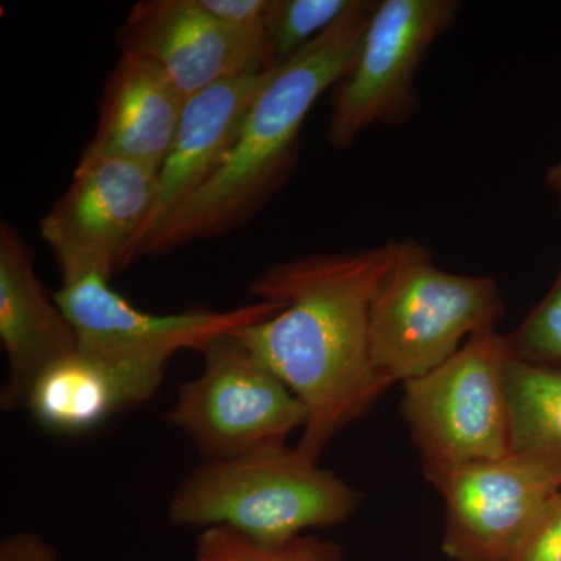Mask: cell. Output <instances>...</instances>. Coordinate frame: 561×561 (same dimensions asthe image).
Here are the masks:
<instances>
[{
  "label": "cell",
  "instance_id": "cell-16",
  "mask_svg": "<svg viewBox=\"0 0 561 561\" xmlns=\"http://www.w3.org/2000/svg\"><path fill=\"white\" fill-rule=\"evenodd\" d=\"M511 449L561 465V370L513 356L505 367Z\"/></svg>",
  "mask_w": 561,
  "mask_h": 561
},
{
  "label": "cell",
  "instance_id": "cell-7",
  "mask_svg": "<svg viewBox=\"0 0 561 561\" xmlns=\"http://www.w3.org/2000/svg\"><path fill=\"white\" fill-rule=\"evenodd\" d=\"M457 0H378L356 60L332 90L328 144L346 150L373 125H404L419 110L424 58L451 31Z\"/></svg>",
  "mask_w": 561,
  "mask_h": 561
},
{
  "label": "cell",
  "instance_id": "cell-12",
  "mask_svg": "<svg viewBox=\"0 0 561 561\" xmlns=\"http://www.w3.org/2000/svg\"><path fill=\"white\" fill-rule=\"evenodd\" d=\"M0 342L7 379L0 408L25 409L41 375L79 348V337L54 294L41 283L20 231L0 224Z\"/></svg>",
  "mask_w": 561,
  "mask_h": 561
},
{
  "label": "cell",
  "instance_id": "cell-14",
  "mask_svg": "<svg viewBox=\"0 0 561 561\" xmlns=\"http://www.w3.org/2000/svg\"><path fill=\"white\" fill-rule=\"evenodd\" d=\"M186 101L157 62L121 54L103 87L98 127L80 158H122L160 171Z\"/></svg>",
  "mask_w": 561,
  "mask_h": 561
},
{
  "label": "cell",
  "instance_id": "cell-17",
  "mask_svg": "<svg viewBox=\"0 0 561 561\" xmlns=\"http://www.w3.org/2000/svg\"><path fill=\"white\" fill-rule=\"evenodd\" d=\"M354 0H271L265 18L271 69L291 60L353 7Z\"/></svg>",
  "mask_w": 561,
  "mask_h": 561
},
{
  "label": "cell",
  "instance_id": "cell-22",
  "mask_svg": "<svg viewBox=\"0 0 561 561\" xmlns=\"http://www.w3.org/2000/svg\"><path fill=\"white\" fill-rule=\"evenodd\" d=\"M0 561H60V557L36 531H16L0 542Z\"/></svg>",
  "mask_w": 561,
  "mask_h": 561
},
{
  "label": "cell",
  "instance_id": "cell-13",
  "mask_svg": "<svg viewBox=\"0 0 561 561\" xmlns=\"http://www.w3.org/2000/svg\"><path fill=\"white\" fill-rule=\"evenodd\" d=\"M268 73L271 69L243 73L187 99L171 149L158 171L153 208L133 260L151 232L220 171Z\"/></svg>",
  "mask_w": 561,
  "mask_h": 561
},
{
  "label": "cell",
  "instance_id": "cell-3",
  "mask_svg": "<svg viewBox=\"0 0 561 561\" xmlns=\"http://www.w3.org/2000/svg\"><path fill=\"white\" fill-rule=\"evenodd\" d=\"M360 504V491L283 443L202 461L173 493L168 515L176 526L225 527L260 545L279 546L348 522Z\"/></svg>",
  "mask_w": 561,
  "mask_h": 561
},
{
  "label": "cell",
  "instance_id": "cell-2",
  "mask_svg": "<svg viewBox=\"0 0 561 561\" xmlns=\"http://www.w3.org/2000/svg\"><path fill=\"white\" fill-rule=\"evenodd\" d=\"M376 3L354 0L323 35L271 69L220 171L151 232L136 257L217 238L260 213L297 165L301 127L312 106L356 60Z\"/></svg>",
  "mask_w": 561,
  "mask_h": 561
},
{
  "label": "cell",
  "instance_id": "cell-11",
  "mask_svg": "<svg viewBox=\"0 0 561 561\" xmlns=\"http://www.w3.org/2000/svg\"><path fill=\"white\" fill-rule=\"evenodd\" d=\"M121 54L157 62L184 98L243 73L271 69L265 32L221 24L201 0H142L117 33Z\"/></svg>",
  "mask_w": 561,
  "mask_h": 561
},
{
  "label": "cell",
  "instance_id": "cell-15",
  "mask_svg": "<svg viewBox=\"0 0 561 561\" xmlns=\"http://www.w3.org/2000/svg\"><path fill=\"white\" fill-rule=\"evenodd\" d=\"M161 376L76 353L47 368L28 394V412L54 434H83L149 401Z\"/></svg>",
  "mask_w": 561,
  "mask_h": 561
},
{
  "label": "cell",
  "instance_id": "cell-21",
  "mask_svg": "<svg viewBox=\"0 0 561 561\" xmlns=\"http://www.w3.org/2000/svg\"><path fill=\"white\" fill-rule=\"evenodd\" d=\"M203 9L221 24L241 32H265L271 0H201Z\"/></svg>",
  "mask_w": 561,
  "mask_h": 561
},
{
  "label": "cell",
  "instance_id": "cell-6",
  "mask_svg": "<svg viewBox=\"0 0 561 561\" xmlns=\"http://www.w3.org/2000/svg\"><path fill=\"white\" fill-rule=\"evenodd\" d=\"M201 354L202 371L180 387L165 421L190 438L202 461L283 445L302 430V402L234 335L217 337Z\"/></svg>",
  "mask_w": 561,
  "mask_h": 561
},
{
  "label": "cell",
  "instance_id": "cell-19",
  "mask_svg": "<svg viewBox=\"0 0 561 561\" xmlns=\"http://www.w3.org/2000/svg\"><path fill=\"white\" fill-rule=\"evenodd\" d=\"M513 356L530 364L561 365V267L556 283L523 323L505 334Z\"/></svg>",
  "mask_w": 561,
  "mask_h": 561
},
{
  "label": "cell",
  "instance_id": "cell-23",
  "mask_svg": "<svg viewBox=\"0 0 561 561\" xmlns=\"http://www.w3.org/2000/svg\"><path fill=\"white\" fill-rule=\"evenodd\" d=\"M546 186L552 192L553 197L559 202L561 209V160L552 164L551 168L546 171Z\"/></svg>",
  "mask_w": 561,
  "mask_h": 561
},
{
  "label": "cell",
  "instance_id": "cell-9",
  "mask_svg": "<svg viewBox=\"0 0 561 561\" xmlns=\"http://www.w3.org/2000/svg\"><path fill=\"white\" fill-rule=\"evenodd\" d=\"M157 169L122 158H80L68 190L41 220L62 283L128 267L157 194Z\"/></svg>",
  "mask_w": 561,
  "mask_h": 561
},
{
  "label": "cell",
  "instance_id": "cell-1",
  "mask_svg": "<svg viewBox=\"0 0 561 561\" xmlns=\"http://www.w3.org/2000/svg\"><path fill=\"white\" fill-rule=\"evenodd\" d=\"M391 257L393 241L295 257L251 280L254 297L283 308L231 334L305 405L297 448L313 460L391 387L373 367L368 334L373 295Z\"/></svg>",
  "mask_w": 561,
  "mask_h": 561
},
{
  "label": "cell",
  "instance_id": "cell-10",
  "mask_svg": "<svg viewBox=\"0 0 561 561\" xmlns=\"http://www.w3.org/2000/svg\"><path fill=\"white\" fill-rule=\"evenodd\" d=\"M445 502L442 549L453 561H508L561 491V465L511 453L431 481Z\"/></svg>",
  "mask_w": 561,
  "mask_h": 561
},
{
  "label": "cell",
  "instance_id": "cell-20",
  "mask_svg": "<svg viewBox=\"0 0 561 561\" xmlns=\"http://www.w3.org/2000/svg\"><path fill=\"white\" fill-rule=\"evenodd\" d=\"M508 561H561V491L542 508Z\"/></svg>",
  "mask_w": 561,
  "mask_h": 561
},
{
  "label": "cell",
  "instance_id": "cell-18",
  "mask_svg": "<svg viewBox=\"0 0 561 561\" xmlns=\"http://www.w3.org/2000/svg\"><path fill=\"white\" fill-rule=\"evenodd\" d=\"M195 561H343L341 546L316 535H301L279 546H265L225 527L202 531Z\"/></svg>",
  "mask_w": 561,
  "mask_h": 561
},
{
  "label": "cell",
  "instance_id": "cell-4",
  "mask_svg": "<svg viewBox=\"0 0 561 561\" xmlns=\"http://www.w3.org/2000/svg\"><path fill=\"white\" fill-rule=\"evenodd\" d=\"M502 316L496 280L443 271L423 242L393 241L389 271L370 305L373 367L391 386L412 381L472 335L496 331Z\"/></svg>",
  "mask_w": 561,
  "mask_h": 561
},
{
  "label": "cell",
  "instance_id": "cell-5",
  "mask_svg": "<svg viewBox=\"0 0 561 561\" xmlns=\"http://www.w3.org/2000/svg\"><path fill=\"white\" fill-rule=\"evenodd\" d=\"M505 334L472 335L434 370L402 383L401 411L431 481L512 453Z\"/></svg>",
  "mask_w": 561,
  "mask_h": 561
},
{
  "label": "cell",
  "instance_id": "cell-8",
  "mask_svg": "<svg viewBox=\"0 0 561 561\" xmlns=\"http://www.w3.org/2000/svg\"><path fill=\"white\" fill-rule=\"evenodd\" d=\"M54 297L76 328L81 353L162 378L179 351L201 353L217 337L271 319L283 308L260 300L230 311L190 308L161 316L140 311L98 273L62 283Z\"/></svg>",
  "mask_w": 561,
  "mask_h": 561
}]
</instances>
